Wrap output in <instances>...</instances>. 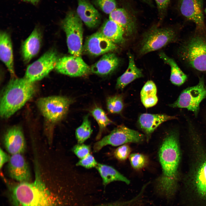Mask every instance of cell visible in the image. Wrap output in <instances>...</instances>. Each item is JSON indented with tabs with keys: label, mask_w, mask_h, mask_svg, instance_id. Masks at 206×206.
I'll return each mask as SVG.
<instances>
[{
	"label": "cell",
	"mask_w": 206,
	"mask_h": 206,
	"mask_svg": "<svg viewBox=\"0 0 206 206\" xmlns=\"http://www.w3.org/2000/svg\"><path fill=\"white\" fill-rule=\"evenodd\" d=\"M35 165L33 181L14 184L6 183L11 206H63L59 193L47 186L42 178L37 163Z\"/></svg>",
	"instance_id": "cell-1"
},
{
	"label": "cell",
	"mask_w": 206,
	"mask_h": 206,
	"mask_svg": "<svg viewBox=\"0 0 206 206\" xmlns=\"http://www.w3.org/2000/svg\"><path fill=\"white\" fill-rule=\"evenodd\" d=\"M176 133L172 131L165 137L159 152L162 173L156 181L155 189L160 196L169 199L175 193L180 151Z\"/></svg>",
	"instance_id": "cell-2"
},
{
	"label": "cell",
	"mask_w": 206,
	"mask_h": 206,
	"mask_svg": "<svg viewBox=\"0 0 206 206\" xmlns=\"http://www.w3.org/2000/svg\"><path fill=\"white\" fill-rule=\"evenodd\" d=\"M36 89L34 82L24 77L13 78L5 88L1 99V117L7 118L12 116L32 97Z\"/></svg>",
	"instance_id": "cell-3"
},
{
	"label": "cell",
	"mask_w": 206,
	"mask_h": 206,
	"mask_svg": "<svg viewBox=\"0 0 206 206\" xmlns=\"http://www.w3.org/2000/svg\"><path fill=\"white\" fill-rule=\"evenodd\" d=\"M199 32L183 43L179 52L181 60L189 66L206 72V33Z\"/></svg>",
	"instance_id": "cell-4"
},
{
	"label": "cell",
	"mask_w": 206,
	"mask_h": 206,
	"mask_svg": "<svg viewBox=\"0 0 206 206\" xmlns=\"http://www.w3.org/2000/svg\"><path fill=\"white\" fill-rule=\"evenodd\" d=\"M61 24L66 35L68 52L72 55L81 56L83 50L82 21L76 12L70 10Z\"/></svg>",
	"instance_id": "cell-5"
},
{
	"label": "cell",
	"mask_w": 206,
	"mask_h": 206,
	"mask_svg": "<svg viewBox=\"0 0 206 206\" xmlns=\"http://www.w3.org/2000/svg\"><path fill=\"white\" fill-rule=\"evenodd\" d=\"M177 38V33L174 29L154 25L143 34L140 53L144 55L157 50L176 41Z\"/></svg>",
	"instance_id": "cell-6"
},
{
	"label": "cell",
	"mask_w": 206,
	"mask_h": 206,
	"mask_svg": "<svg viewBox=\"0 0 206 206\" xmlns=\"http://www.w3.org/2000/svg\"><path fill=\"white\" fill-rule=\"evenodd\" d=\"M144 138V135L138 132L123 125H120L109 134L97 141L94 145L93 151L98 152L108 145L117 146L129 142L139 143L143 141Z\"/></svg>",
	"instance_id": "cell-7"
},
{
	"label": "cell",
	"mask_w": 206,
	"mask_h": 206,
	"mask_svg": "<svg viewBox=\"0 0 206 206\" xmlns=\"http://www.w3.org/2000/svg\"><path fill=\"white\" fill-rule=\"evenodd\" d=\"M73 100L69 98L52 96L39 98L37 105L43 116L50 122H58L66 115Z\"/></svg>",
	"instance_id": "cell-8"
},
{
	"label": "cell",
	"mask_w": 206,
	"mask_h": 206,
	"mask_svg": "<svg viewBox=\"0 0 206 206\" xmlns=\"http://www.w3.org/2000/svg\"><path fill=\"white\" fill-rule=\"evenodd\" d=\"M206 98V86L203 78H200L198 84L188 88L181 92L177 100L169 106L173 108H185L193 112L197 116L201 102Z\"/></svg>",
	"instance_id": "cell-9"
},
{
	"label": "cell",
	"mask_w": 206,
	"mask_h": 206,
	"mask_svg": "<svg viewBox=\"0 0 206 206\" xmlns=\"http://www.w3.org/2000/svg\"><path fill=\"white\" fill-rule=\"evenodd\" d=\"M58 59L56 51H48L28 66L24 78L32 82L41 80L55 68Z\"/></svg>",
	"instance_id": "cell-10"
},
{
	"label": "cell",
	"mask_w": 206,
	"mask_h": 206,
	"mask_svg": "<svg viewBox=\"0 0 206 206\" xmlns=\"http://www.w3.org/2000/svg\"><path fill=\"white\" fill-rule=\"evenodd\" d=\"M55 69L60 73L74 77L85 75L90 71L81 56L73 55L59 58Z\"/></svg>",
	"instance_id": "cell-11"
},
{
	"label": "cell",
	"mask_w": 206,
	"mask_h": 206,
	"mask_svg": "<svg viewBox=\"0 0 206 206\" xmlns=\"http://www.w3.org/2000/svg\"><path fill=\"white\" fill-rule=\"evenodd\" d=\"M203 4V0H179L178 7L181 15L195 23L198 31H205Z\"/></svg>",
	"instance_id": "cell-12"
},
{
	"label": "cell",
	"mask_w": 206,
	"mask_h": 206,
	"mask_svg": "<svg viewBox=\"0 0 206 206\" xmlns=\"http://www.w3.org/2000/svg\"><path fill=\"white\" fill-rule=\"evenodd\" d=\"M7 170L9 177L18 182L31 181L29 168L22 154L11 155Z\"/></svg>",
	"instance_id": "cell-13"
},
{
	"label": "cell",
	"mask_w": 206,
	"mask_h": 206,
	"mask_svg": "<svg viewBox=\"0 0 206 206\" xmlns=\"http://www.w3.org/2000/svg\"><path fill=\"white\" fill-rule=\"evenodd\" d=\"M3 142L6 149L11 155L22 154L26 149L23 130L18 126H12L6 131L4 135Z\"/></svg>",
	"instance_id": "cell-14"
},
{
	"label": "cell",
	"mask_w": 206,
	"mask_h": 206,
	"mask_svg": "<svg viewBox=\"0 0 206 206\" xmlns=\"http://www.w3.org/2000/svg\"><path fill=\"white\" fill-rule=\"evenodd\" d=\"M116 44L106 37L100 32L90 36L86 39L84 46V50L88 54L98 56L116 49Z\"/></svg>",
	"instance_id": "cell-15"
},
{
	"label": "cell",
	"mask_w": 206,
	"mask_h": 206,
	"mask_svg": "<svg viewBox=\"0 0 206 206\" xmlns=\"http://www.w3.org/2000/svg\"><path fill=\"white\" fill-rule=\"evenodd\" d=\"M76 12L82 21L88 27L98 26L101 21V15L98 10L87 0H77Z\"/></svg>",
	"instance_id": "cell-16"
},
{
	"label": "cell",
	"mask_w": 206,
	"mask_h": 206,
	"mask_svg": "<svg viewBox=\"0 0 206 206\" xmlns=\"http://www.w3.org/2000/svg\"><path fill=\"white\" fill-rule=\"evenodd\" d=\"M109 19L115 21L124 29L125 34L130 36L134 33L136 29V18L128 9L117 8L109 14Z\"/></svg>",
	"instance_id": "cell-17"
},
{
	"label": "cell",
	"mask_w": 206,
	"mask_h": 206,
	"mask_svg": "<svg viewBox=\"0 0 206 206\" xmlns=\"http://www.w3.org/2000/svg\"><path fill=\"white\" fill-rule=\"evenodd\" d=\"M175 116L163 114L143 113L138 117V124L149 139L150 135L161 124L168 120L177 119Z\"/></svg>",
	"instance_id": "cell-18"
},
{
	"label": "cell",
	"mask_w": 206,
	"mask_h": 206,
	"mask_svg": "<svg viewBox=\"0 0 206 206\" xmlns=\"http://www.w3.org/2000/svg\"><path fill=\"white\" fill-rule=\"evenodd\" d=\"M41 36L40 31L35 28L22 43L21 54L24 61L29 62L39 53L41 43Z\"/></svg>",
	"instance_id": "cell-19"
},
{
	"label": "cell",
	"mask_w": 206,
	"mask_h": 206,
	"mask_svg": "<svg viewBox=\"0 0 206 206\" xmlns=\"http://www.w3.org/2000/svg\"><path fill=\"white\" fill-rule=\"evenodd\" d=\"M0 58L12 77L15 78V75L11 40L9 34L3 31H1L0 34Z\"/></svg>",
	"instance_id": "cell-20"
},
{
	"label": "cell",
	"mask_w": 206,
	"mask_h": 206,
	"mask_svg": "<svg viewBox=\"0 0 206 206\" xmlns=\"http://www.w3.org/2000/svg\"><path fill=\"white\" fill-rule=\"evenodd\" d=\"M119 60L114 54H104L90 68V71L95 74L106 76L112 73L118 67Z\"/></svg>",
	"instance_id": "cell-21"
},
{
	"label": "cell",
	"mask_w": 206,
	"mask_h": 206,
	"mask_svg": "<svg viewBox=\"0 0 206 206\" xmlns=\"http://www.w3.org/2000/svg\"><path fill=\"white\" fill-rule=\"evenodd\" d=\"M128 65L126 71L117 79L116 88L121 90L128 84L135 80L143 76L141 69L135 64L133 55L130 52L128 53Z\"/></svg>",
	"instance_id": "cell-22"
},
{
	"label": "cell",
	"mask_w": 206,
	"mask_h": 206,
	"mask_svg": "<svg viewBox=\"0 0 206 206\" xmlns=\"http://www.w3.org/2000/svg\"><path fill=\"white\" fill-rule=\"evenodd\" d=\"M100 32L105 37L115 44H121L124 41V29L116 23L110 19L104 23Z\"/></svg>",
	"instance_id": "cell-23"
},
{
	"label": "cell",
	"mask_w": 206,
	"mask_h": 206,
	"mask_svg": "<svg viewBox=\"0 0 206 206\" xmlns=\"http://www.w3.org/2000/svg\"><path fill=\"white\" fill-rule=\"evenodd\" d=\"M96 168L100 176L102 184L104 187L115 181H122L127 184L130 183L128 179L110 166L98 163Z\"/></svg>",
	"instance_id": "cell-24"
},
{
	"label": "cell",
	"mask_w": 206,
	"mask_h": 206,
	"mask_svg": "<svg viewBox=\"0 0 206 206\" xmlns=\"http://www.w3.org/2000/svg\"><path fill=\"white\" fill-rule=\"evenodd\" d=\"M160 58L171 68L170 80L173 84L180 86L183 84L187 78V76L180 69L175 62L164 52L159 54Z\"/></svg>",
	"instance_id": "cell-25"
},
{
	"label": "cell",
	"mask_w": 206,
	"mask_h": 206,
	"mask_svg": "<svg viewBox=\"0 0 206 206\" xmlns=\"http://www.w3.org/2000/svg\"><path fill=\"white\" fill-rule=\"evenodd\" d=\"M157 88L155 84L152 80L148 81L142 88L140 92L142 103L146 108L155 106L157 103Z\"/></svg>",
	"instance_id": "cell-26"
},
{
	"label": "cell",
	"mask_w": 206,
	"mask_h": 206,
	"mask_svg": "<svg viewBox=\"0 0 206 206\" xmlns=\"http://www.w3.org/2000/svg\"><path fill=\"white\" fill-rule=\"evenodd\" d=\"M90 112L99 126V131L96 138V140L98 141L101 139L107 126L113 122L108 117L103 110L100 107L96 106L90 111Z\"/></svg>",
	"instance_id": "cell-27"
},
{
	"label": "cell",
	"mask_w": 206,
	"mask_h": 206,
	"mask_svg": "<svg viewBox=\"0 0 206 206\" xmlns=\"http://www.w3.org/2000/svg\"><path fill=\"white\" fill-rule=\"evenodd\" d=\"M194 183L196 191L199 196L206 198V160L199 168Z\"/></svg>",
	"instance_id": "cell-28"
},
{
	"label": "cell",
	"mask_w": 206,
	"mask_h": 206,
	"mask_svg": "<svg viewBox=\"0 0 206 206\" xmlns=\"http://www.w3.org/2000/svg\"><path fill=\"white\" fill-rule=\"evenodd\" d=\"M92 132L89 115L84 117L81 124L76 129L75 136L78 143H83L90 136Z\"/></svg>",
	"instance_id": "cell-29"
},
{
	"label": "cell",
	"mask_w": 206,
	"mask_h": 206,
	"mask_svg": "<svg viewBox=\"0 0 206 206\" xmlns=\"http://www.w3.org/2000/svg\"><path fill=\"white\" fill-rule=\"evenodd\" d=\"M106 104L108 112L112 114H119L124 108L122 96L120 95L109 96L106 99Z\"/></svg>",
	"instance_id": "cell-30"
},
{
	"label": "cell",
	"mask_w": 206,
	"mask_h": 206,
	"mask_svg": "<svg viewBox=\"0 0 206 206\" xmlns=\"http://www.w3.org/2000/svg\"><path fill=\"white\" fill-rule=\"evenodd\" d=\"M129 158L131 165L135 170L142 169L146 166L148 163L147 157L142 154H132L129 155Z\"/></svg>",
	"instance_id": "cell-31"
},
{
	"label": "cell",
	"mask_w": 206,
	"mask_h": 206,
	"mask_svg": "<svg viewBox=\"0 0 206 206\" xmlns=\"http://www.w3.org/2000/svg\"><path fill=\"white\" fill-rule=\"evenodd\" d=\"M94 3L106 14H110L117 8L116 0H94Z\"/></svg>",
	"instance_id": "cell-32"
},
{
	"label": "cell",
	"mask_w": 206,
	"mask_h": 206,
	"mask_svg": "<svg viewBox=\"0 0 206 206\" xmlns=\"http://www.w3.org/2000/svg\"><path fill=\"white\" fill-rule=\"evenodd\" d=\"M131 149L130 146L126 144L122 145L114 150L113 152L114 157L120 161H125L130 155Z\"/></svg>",
	"instance_id": "cell-33"
},
{
	"label": "cell",
	"mask_w": 206,
	"mask_h": 206,
	"mask_svg": "<svg viewBox=\"0 0 206 206\" xmlns=\"http://www.w3.org/2000/svg\"><path fill=\"white\" fill-rule=\"evenodd\" d=\"M72 151L80 159L91 154V148L90 145L78 143L73 147Z\"/></svg>",
	"instance_id": "cell-34"
},
{
	"label": "cell",
	"mask_w": 206,
	"mask_h": 206,
	"mask_svg": "<svg viewBox=\"0 0 206 206\" xmlns=\"http://www.w3.org/2000/svg\"><path fill=\"white\" fill-rule=\"evenodd\" d=\"M98 163L91 153L85 157L80 159L76 165L77 167L81 166L86 169H90L96 168Z\"/></svg>",
	"instance_id": "cell-35"
},
{
	"label": "cell",
	"mask_w": 206,
	"mask_h": 206,
	"mask_svg": "<svg viewBox=\"0 0 206 206\" xmlns=\"http://www.w3.org/2000/svg\"><path fill=\"white\" fill-rule=\"evenodd\" d=\"M158 10L160 21L162 20L165 16L171 0H154Z\"/></svg>",
	"instance_id": "cell-36"
},
{
	"label": "cell",
	"mask_w": 206,
	"mask_h": 206,
	"mask_svg": "<svg viewBox=\"0 0 206 206\" xmlns=\"http://www.w3.org/2000/svg\"><path fill=\"white\" fill-rule=\"evenodd\" d=\"M139 194L132 199L126 201H117L106 204H101L96 206H128L134 203L138 200L141 196Z\"/></svg>",
	"instance_id": "cell-37"
},
{
	"label": "cell",
	"mask_w": 206,
	"mask_h": 206,
	"mask_svg": "<svg viewBox=\"0 0 206 206\" xmlns=\"http://www.w3.org/2000/svg\"><path fill=\"white\" fill-rule=\"evenodd\" d=\"M10 156L5 152L1 148L0 150V168L1 169L3 165L9 160Z\"/></svg>",
	"instance_id": "cell-38"
},
{
	"label": "cell",
	"mask_w": 206,
	"mask_h": 206,
	"mask_svg": "<svg viewBox=\"0 0 206 206\" xmlns=\"http://www.w3.org/2000/svg\"><path fill=\"white\" fill-rule=\"evenodd\" d=\"M23 1L29 3L34 5H37L38 4L40 0H21Z\"/></svg>",
	"instance_id": "cell-39"
},
{
	"label": "cell",
	"mask_w": 206,
	"mask_h": 206,
	"mask_svg": "<svg viewBox=\"0 0 206 206\" xmlns=\"http://www.w3.org/2000/svg\"><path fill=\"white\" fill-rule=\"evenodd\" d=\"M144 2L151 7L153 6V4L152 0H140Z\"/></svg>",
	"instance_id": "cell-40"
},
{
	"label": "cell",
	"mask_w": 206,
	"mask_h": 206,
	"mask_svg": "<svg viewBox=\"0 0 206 206\" xmlns=\"http://www.w3.org/2000/svg\"><path fill=\"white\" fill-rule=\"evenodd\" d=\"M205 13H206V8H205Z\"/></svg>",
	"instance_id": "cell-41"
},
{
	"label": "cell",
	"mask_w": 206,
	"mask_h": 206,
	"mask_svg": "<svg viewBox=\"0 0 206 206\" xmlns=\"http://www.w3.org/2000/svg\"><path fill=\"white\" fill-rule=\"evenodd\" d=\"M130 205H128V206H130Z\"/></svg>",
	"instance_id": "cell-42"
}]
</instances>
